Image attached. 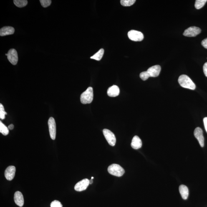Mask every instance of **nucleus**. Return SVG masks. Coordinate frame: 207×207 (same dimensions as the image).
Instances as JSON below:
<instances>
[{"label":"nucleus","instance_id":"obj_16","mask_svg":"<svg viewBox=\"0 0 207 207\" xmlns=\"http://www.w3.org/2000/svg\"><path fill=\"white\" fill-rule=\"evenodd\" d=\"M131 145L132 148L136 150L142 147V141L138 136L135 135L133 137Z\"/></svg>","mask_w":207,"mask_h":207},{"label":"nucleus","instance_id":"obj_8","mask_svg":"<svg viewBox=\"0 0 207 207\" xmlns=\"http://www.w3.org/2000/svg\"><path fill=\"white\" fill-rule=\"evenodd\" d=\"M49 135L52 140H55L56 135V125L55 120L52 117L49 118L48 121Z\"/></svg>","mask_w":207,"mask_h":207},{"label":"nucleus","instance_id":"obj_7","mask_svg":"<svg viewBox=\"0 0 207 207\" xmlns=\"http://www.w3.org/2000/svg\"><path fill=\"white\" fill-rule=\"evenodd\" d=\"M201 32V30L200 28L192 26L185 30L183 33V35L188 37H195Z\"/></svg>","mask_w":207,"mask_h":207},{"label":"nucleus","instance_id":"obj_9","mask_svg":"<svg viewBox=\"0 0 207 207\" xmlns=\"http://www.w3.org/2000/svg\"><path fill=\"white\" fill-rule=\"evenodd\" d=\"M7 59L9 62L13 65H16L18 61L17 52L15 49H10L7 54Z\"/></svg>","mask_w":207,"mask_h":207},{"label":"nucleus","instance_id":"obj_19","mask_svg":"<svg viewBox=\"0 0 207 207\" xmlns=\"http://www.w3.org/2000/svg\"><path fill=\"white\" fill-rule=\"evenodd\" d=\"M14 3L17 7L21 8L27 5L28 1L26 0H14Z\"/></svg>","mask_w":207,"mask_h":207},{"label":"nucleus","instance_id":"obj_25","mask_svg":"<svg viewBox=\"0 0 207 207\" xmlns=\"http://www.w3.org/2000/svg\"><path fill=\"white\" fill-rule=\"evenodd\" d=\"M51 207H63L62 204L57 200H54L50 204Z\"/></svg>","mask_w":207,"mask_h":207},{"label":"nucleus","instance_id":"obj_3","mask_svg":"<svg viewBox=\"0 0 207 207\" xmlns=\"http://www.w3.org/2000/svg\"><path fill=\"white\" fill-rule=\"evenodd\" d=\"M93 89L89 87L81 94V102L83 104H90L93 100Z\"/></svg>","mask_w":207,"mask_h":207},{"label":"nucleus","instance_id":"obj_11","mask_svg":"<svg viewBox=\"0 0 207 207\" xmlns=\"http://www.w3.org/2000/svg\"><path fill=\"white\" fill-rule=\"evenodd\" d=\"M194 134L195 137L198 140L200 146L202 147L204 146V138L202 129L199 127H197L195 129Z\"/></svg>","mask_w":207,"mask_h":207},{"label":"nucleus","instance_id":"obj_17","mask_svg":"<svg viewBox=\"0 0 207 207\" xmlns=\"http://www.w3.org/2000/svg\"><path fill=\"white\" fill-rule=\"evenodd\" d=\"M179 191L182 198L186 200L188 198L189 190L188 187L185 185H181L179 187Z\"/></svg>","mask_w":207,"mask_h":207},{"label":"nucleus","instance_id":"obj_1","mask_svg":"<svg viewBox=\"0 0 207 207\" xmlns=\"http://www.w3.org/2000/svg\"><path fill=\"white\" fill-rule=\"evenodd\" d=\"M160 66L156 65L149 68L147 71L141 73L140 77L143 81L147 80L149 77H156L159 75L161 71Z\"/></svg>","mask_w":207,"mask_h":207},{"label":"nucleus","instance_id":"obj_4","mask_svg":"<svg viewBox=\"0 0 207 207\" xmlns=\"http://www.w3.org/2000/svg\"><path fill=\"white\" fill-rule=\"evenodd\" d=\"M108 172L110 174L117 177L122 176L125 173V170L120 165L113 164L108 167Z\"/></svg>","mask_w":207,"mask_h":207},{"label":"nucleus","instance_id":"obj_30","mask_svg":"<svg viewBox=\"0 0 207 207\" xmlns=\"http://www.w3.org/2000/svg\"><path fill=\"white\" fill-rule=\"evenodd\" d=\"M93 183V181H92V179H91L90 180H89V184H92V183Z\"/></svg>","mask_w":207,"mask_h":207},{"label":"nucleus","instance_id":"obj_13","mask_svg":"<svg viewBox=\"0 0 207 207\" xmlns=\"http://www.w3.org/2000/svg\"><path fill=\"white\" fill-rule=\"evenodd\" d=\"M14 200L16 204L20 207H22L24 205V199L22 193L17 191L15 193Z\"/></svg>","mask_w":207,"mask_h":207},{"label":"nucleus","instance_id":"obj_31","mask_svg":"<svg viewBox=\"0 0 207 207\" xmlns=\"http://www.w3.org/2000/svg\"><path fill=\"white\" fill-rule=\"evenodd\" d=\"M93 178H94V177H92V180L93 179Z\"/></svg>","mask_w":207,"mask_h":207},{"label":"nucleus","instance_id":"obj_23","mask_svg":"<svg viewBox=\"0 0 207 207\" xmlns=\"http://www.w3.org/2000/svg\"><path fill=\"white\" fill-rule=\"evenodd\" d=\"M7 113L5 111V109L2 104H0V118L2 120L5 119V115Z\"/></svg>","mask_w":207,"mask_h":207},{"label":"nucleus","instance_id":"obj_27","mask_svg":"<svg viewBox=\"0 0 207 207\" xmlns=\"http://www.w3.org/2000/svg\"><path fill=\"white\" fill-rule=\"evenodd\" d=\"M203 69L205 75L207 77V62L205 63L203 66Z\"/></svg>","mask_w":207,"mask_h":207},{"label":"nucleus","instance_id":"obj_5","mask_svg":"<svg viewBox=\"0 0 207 207\" xmlns=\"http://www.w3.org/2000/svg\"><path fill=\"white\" fill-rule=\"evenodd\" d=\"M128 36L131 40L135 41H142L144 39V35L140 31L131 30L128 33Z\"/></svg>","mask_w":207,"mask_h":207},{"label":"nucleus","instance_id":"obj_15","mask_svg":"<svg viewBox=\"0 0 207 207\" xmlns=\"http://www.w3.org/2000/svg\"><path fill=\"white\" fill-rule=\"evenodd\" d=\"M120 89L116 85H113L109 87L107 91V94L109 96L116 97L119 95Z\"/></svg>","mask_w":207,"mask_h":207},{"label":"nucleus","instance_id":"obj_2","mask_svg":"<svg viewBox=\"0 0 207 207\" xmlns=\"http://www.w3.org/2000/svg\"><path fill=\"white\" fill-rule=\"evenodd\" d=\"M178 82L180 85L184 88L191 90H195L196 88V85L194 83L189 77L185 74H183L179 77Z\"/></svg>","mask_w":207,"mask_h":207},{"label":"nucleus","instance_id":"obj_26","mask_svg":"<svg viewBox=\"0 0 207 207\" xmlns=\"http://www.w3.org/2000/svg\"><path fill=\"white\" fill-rule=\"evenodd\" d=\"M201 44L204 47L207 49V38L202 41Z\"/></svg>","mask_w":207,"mask_h":207},{"label":"nucleus","instance_id":"obj_20","mask_svg":"<svg viewBox=\"0 0 207 207\" xmlns=\"http://www.w3.org/2000/svg\"><path fill=\"white\" fill-rule=\"evenodd\" d=\"M0 132L4 135H7L9 133V129L1 121H0Z\"/></svg>","mask_w":207,"mask_h":207},{"label":"nucleus","instance_id":"obj_12","mask_svg":"<svg viewBox=\"0 0 207 207\" xmlns=\"http://www.w3.org/2000/svg\"><path fill=\"white\" fill-rule=\"evenodd\" d=\"M16 171V167L14 166H10L8 167L5 171V176L6 179L11 181L14 179Z\"/></svg>","mask_w":207,"mask_h":207},{"label":"nucleus","instance_id":"obj_18","mask_svg":"<svg viewBox=\"0 0 207 207\" xmlns=\"http://www.w3.org/2000/svg\"><path fill=\"white\" fill-rule=\"evenodd\" d=\"M104 54V49H99L98 52L96 53L94 55L90 57L91 59H95L96 60L100 61L103 57Z\"/></svg>","mask_w":207,"mask_h":207},{"label":"nucleus","instance_id":"obj_32","mask_svg":"<svg viewBox=\"0 0 207 207\" xmlns=\"http://www.w3.org/2000/svg\"><path fill=\"white\" fill-rule=\"evenodd\" d=\"M6 55L7 56V54H6Z\"/></svg>","mask_w":207,"mask_h":207},{"label":"nucleus","instance_id":"obj_28","mask_svg":"<svg viewBox=\"0 0 207 207\" xmlns=\"http://www.w3.org/2000/svg\"><path fill=\"white\" fill-rule=\"evenodd\" d=\"M205 127V129L207 132V117H205L203 119Z\"/></svg>","mask_w":207,"mask_h":207},{"label":"nucleus","instance_id":"obj_22","mask_svg":"<svg viewBox=\"0 0 207 207\" xmlns=\"http://www.w3.org/2000/svg\"><path fill=\"white\" fill-rule=\"evenodd\" d=\"M135 1V0H121L120 4L122 6H130L134 4Z\"/></svg>","mask_w":207,"mask_h":207},{"label":"nucleus","instance_id":"obj_10","mask_svg":"<svg viewBox=\"0 0 207 207\" xmlns=\"http://www.w3.org/2000/svg\"><path fill=\"white\" fill-rule=\"evenodd\" d=\"M89 184V180L86 178L76 184L74 190L77 191H82L87 189Z\"/></svg>","mask_w":207,"mask_h":207},{"label":"nucleus","instance_id":"obj_21","mask_svg":"<svg viewBox=\"0 0 207 207\" xmlns=\"http://www.w3.org/2000/svg\"><path fill=\"white\" fill-rule=\"evenodd\" d=\"M207 0H196L195 2V7L197 9H200L205 6Z\"/></svg>","mask_w":207,"mask_h":207},{"label":"nucleus","instance_id":"obj_14","mask_svg":"<svg viewBox=\"0 0 207 207\" xmlns=\"http://www.w3.org/2000/svg\"><path fill=\"white\" fill-rule=\"evenodd\" d=\"M14 28L10 26H5L2 28L0 30V36H5L11 35L14 34Z\"/></svg>","mask_w":207,"mask_h":207},{"label":"nucleus","instance_id":"obj_29","mask_svg":"<svg viewBox=\"0 0 207 207\" xmlns=\"http://www.w3.org/2000/svg\"><path fill=\"white\" fill-rule=\"evenodd\" d=\"M8 128L9 129L11 130H12L14 128V125H13V124H11V125H10L9 126H8Z\"/></svg>","mask_w":207,"mask_h":207},{"label":"nucleus","instance_id":"obj_6","mask_svg":"<svg viewBox=\"0 0 207 207\" xmlns=\"http://www.w3.org/2000/svg\"><path fill=\"white\" fill-rule=\"evenodd\" d=\"M103 133L109 144L114 146L116 143V138L113 133L107 129H104Z\"/></svg>","mask_w":207,"mask_h":207},{"label":"nucleus","instance_id":"obj_24","mask_svg":"<svg viewBox=\"0 0 207 207\" xmlns=\"http://www.w3.org/2000/svg\"><path fill=\"white\" fill-rule=\"evenodd\" d=\"M40 1L41 5L44 8L50 6L52 3V1L51 0H40Z\"/></svg>","mask_w":207,"mask_h":207}]
</instances>
